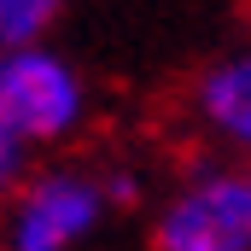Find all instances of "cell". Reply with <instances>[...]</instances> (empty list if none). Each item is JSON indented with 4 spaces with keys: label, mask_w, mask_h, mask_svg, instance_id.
I'll use <instances>...</instances> for the list:
<instances>
[{
    "label": "cell",
    "mask_w": 251,
    "mask_h": 251,
    "mask_svg": "<svg viewBox=\"0 0 251 251\" xmlns=\"http://www.w3.org/2000/svg\"><path fill=\"white\" fill-rule=\"evenodd\" d=\"M88 94L70 59L29 47V53H0V128H12L24 146L29 140H59L82 123Z\"/></svg>",
    "instance_id": "6da1fadb"
},
{
    "label": "cell",
    "mask_w": 251,
    "mask_h": 251,
    "mask_svg": "<svg viewBox=\"0 0 251 251\" xmlns=\"http://www.w3.org/2000/svg\"><path fill=\"white\" fill-rule=\"evenodd\" d=\"M105 210L111 204L100 193V176L41 170L35 181H24V193L6 210V251H70L100 228Z\"/></svg>",
    "instance_id": "7a4b0ae2"
},
{
    "label": "cell",
    "mask_w": 251,
    "mask_h": 251,
    "mask_svg": "<svg viewBox=\"0 0 251 251\" xmlns=\"http://www.w3.org/2000/svg\"><path fill=\"white\" fill-rule=\"evenodd\" d=\"M152 251H251V176H199L152 222Z\"/></svg>",
    "instance_id": "3957f363"
},
{
    "label": "cell",
    "mask_w": 251,
    "mask_h": 251,
    "mask_svg": "<svg viewBox=\"0 0 251 251\" xmlns=\"http://www.w3.org/2000/svg\"><path fill=\"white\" fill-rule=\"evenodd\" d=\"M199 117L210 123V134L251 146V47L246 53H228L199 76V94H193Z\"/></svg>",
    "instance_id": "277c9868"
},
{
    "label": "cell",
    "mask_w": 251,
    "mask_h": 251,
    "mask_svg": "<svg viewBox=\"0 0 251 251\" xmlns=\"http://www.w3.org/2000/svg\"><path fill=\"white\" fill-rule=\"evenodd\" d=\"M59 6L53 0H0V53H29L53 29Z\"/></svg>",
    "instance_id": "5b68a950"
},
{
    "label": "cell",
    "mask_w": 251,
    "mask_h": 251,
    "mask_svg": "<svg viewBox=\"0 0 251 251\" xmlns=\"http://www.w3.org/2000/svg\"><path fill=\"white\" fill-rule=\"evenodd\" d=\"M18 176H24V140H18L12 128H0V193L12 187Z\"/></svg>",
    "instance_id": "8992f818"
},
{
    "label": "cell",
    "mask_w": 251,
    "mask_h": 251,
    "mask_svg": "<svg viewBox=\"0 0 251 251\" xmlns=\"http://www.w3.org/2000/svg\"><path fill=\"white\" fill-rule=\"evenodd\" d=\"M100 193H105V204H134V199H140V176L111 170V176H100Z\"/></svg>",
    "instance_id": "52a82bcc"
}]
</instances>
